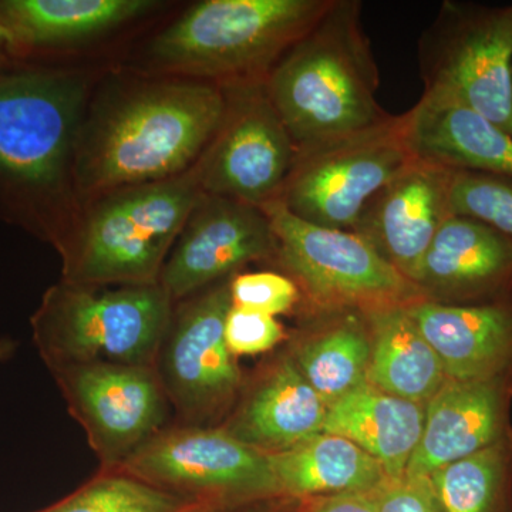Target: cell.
Returning <instances> with one entry per match:
<instances>
[{"mask_svg":"<svg viewBox=\"0 0 512 512\" xmlns=\"http://www.w3.org/2000/svg\"><path fill=\"white\" fill-rule=\"evenodd\" d=\"M231 308L229 281H222L187 298L171 316L156 370L183 426L205 427L237 396L241 370L225 342Z\"/></svg>","mask_w":512,"mask_h":512,"instance_id":"12","label":"cell"},{"mask_svg":"<svg viewBox=\"0 0 512 512\" xmlns=\"http://www.w3.org/2000/svg\"><path fill=\"white\" fill-rule=\"evenodd\" d=\"M379 512H444L429 477L387 480L377 490Z\"/></svg>","mask_w":512,"mask_h":512,"instance_id":"31","label":"cell"},{"mask_svg":"<svg viewBox=\"0 0 512 512\" xmlns=\"http://www.w3.org/2000/svg\"><path fill=\"white\" fill-rule=\"evenodd\" d=\"M178 512H235L229 511L221 505L210 503V501H190Z\"/></svg>","mask_w":512,"mask_h":512,"instance_id":"35","label":"cell"},{"mask_svg":"<svg viewBox=\"0 0 512 512\" xmlns=\"http://www.w3.org/2000/svg\"><path fill=\"white\" fill-rule=\"evenodd\" d=\"M268 258H276V239L265 212L202 192L158 284L177 302L225 281L242 266Z\"/></svg>","mask_w":512,"mask_h":512,"instance_id":"14","label":"cell"},{"mask_svg":"<svg viewBox=\"0 0 512 512\" xmlns=\"http://www.w3.org/2000/svg\"><path fill=\"white\" fill-rule=\"evenodd\" d=\"M227 110L194 165L204 194L261 208L276 200L298 148L266 93L265 82L225 86Z\"/></svg>","mask_w":512,"mask_h":512,"instance_id":"11","label":"cell"},{"mask_svg":"<svg viewBox=\"0 0 512 512\" xmlns=\"http://www.w3.org/2000/svg\"><path fill=\"white\" fill-rule=\"evenodd\" d=\"M414 156L448 170L512 178V137L476 111L430 96L400 116Z\"/></svg>","mask_w":512,"mask_h":512,"instance_id":"19","label":"cell"},{"mask_svg":"<svg viewBox=\"0 0 512 512\" xmlns=\"http://www.w3.org/2000/svg\"><path fill=\"white\" fill-rule=\"evenodd\" d=\"M293 362L326 406L366 383L370 336L365 316L338 311L323 325L296 343Z\"/></svg>","mask_w":512,"mask_h":512,"instance_id":"25","label":"cell"},{"mask_svg":"<svg viewBox=\"0 0 512 512\" xmlns=\"http://www.w3.org/2000/svg\"><path fill=\"white\" fill-rule=\"evenodd\" d=\"M298 512H379L375 493H349L308 498L296 503Z\"/></svg>","mask_w":512,"mask_h":512,"instance_id":"32","label":"cell"},{"mask_svg":"<svg viewBox=\"0 0 512 512\" xmlns=\"http://www.w3.org/2000/svg\"><path fill=\"white\" fill-rule=\"evenodd\" d=\"M202 191L195 170L110 192L94 207L77 238L59 245L63 281L77 285L158 284Z\"/></svg>","mask_w":512,"mask_h":512,"instance_id":"5","label":"cell"},{"mask_svg":"<svg viewBox=\"0 0 512 512\" xmlns=\"http://www.w3.org/2000/svg\"><path fill=\"white\" fill-rule=\"evenodd\" d=\"M232 308L262 313L284 315L295 308L301 299L298 285L289 276L276 272H248L229 279Z\"/></svg>","mask_w":512,"mask_h":512,"instance_id":"29","label":"cell"},{"mask_svg":"<svg viewBox=\"0 0 512 512\" xmlns=\"http://www.w3.org/2000/svg\"><path fill=\"white\" fill-rule=\"evenodd\" d=\"M511 77H512V62H511Z\"/></svg>","mask_w":512,"mask_h":512,"instance_id":"37","label":"cell"},{"mask_svg":"<svg viewBox=\"0 0 512 512\" xmlns=\"http://www.w3.org/2000/svg\"><path fill=\"white\" fill-rule=\"evenodd\" d=\"M50 373L99 457L101 470L119 466L164 430L170 402L156 367L83 363L55 367Z\"/></svg>","mask_w":512,"mask_h":512,"instance_id":"13","label":"cell"},{"mask_svg":"<svg viewBox=\"0 0 512 512\" xmlns=\"http://www.w3.org/2000/svg\"><path fill=\"white\" fill-rule=\"evenodd\" d=\"M426 404L362 384L328 407L323 433L345 437L379 461L390 480L404 477L419 446Z\"/></svg>","mask_w":512,"mask_h":512,"instance_id":"21","label":"cell"},{"mask_svg":"<svg viewBox=\"0 0 512 512\" xmlns=\"http://www.w3.org/2000/svg\"><path fill=\"white\" fill-rule=\"evenodd\" d=\"M227 110L222 86L147 84L100 114L77 158L82 187L116 191L170 180L191 170Z\"/></svg>","mask_w":512,"mask_h":512,"instance_id":"2","label":"cell"},{"mask_svg":"<svg viewBox=\"0 0 512 512\" xmlns=\"http://www.w3.org/2000/svg\"><path fill=\"white\" fill-rule=\"evenodd\" d=\"M156 6L148 0H0V23L22 55L100 35Z\"/></svg>","mask_w":512,"mask_h":512,"instance_id":"24","label":"cell"},{"mask_svg":"<svg viewBox=\"0 0 512 512\" xmlns=\"http://www.w3.org/2000/svg\"><path fill=\"white\" fill-rule=\"evenodd\" d=\"M451 214L474 218L512 239V178L453 170Z\"/></svg>","mask_w":512,"mask_h":512,"instance_id":"28","label":"cell"},{"mask_svg":"<svg viewBox=\"0 0 512 512\" xmlns=\"http://www.w3.org/2000/svg\"><path fill=\"white\" fill-rule=\"evenodd\" d=\"M417 157L400 116L382 126L301 151L276 200L318 227L352 231L369 201Z\"/></svg>","mask_w":512,"mask_h":512,"instance_id":"10","label":"cell"},{"mask_svg":"<svg viewBox=\"0 0 512 512\" xmlns=\"http://www.w3.org/2000/svg\"><path fill=\"white\" fill-rule=\"evenodd\" d=\"M84 86L43 67H0V215L52 234L76 156Z\"/></svg>","mask_w":512,"mask_h":512,"instance_id":"3","label":"cell"},{"mask_svg":"<svg viewBox=\"0 0 512 512\" xmlns=\"http://www.w3.org/2000/svg\"><path fill=\"white\" fill-rule=\"evenodd\" d=\"M362 3L335 0L265 79L272 106L301 151L393 119L377 100L379 69L360 22Z\"/></svg>","mask_w":512,"mask_h":512,"instance_id":"1","label":"cell"},{"mask_svg":"<svg viewBox=\"0 0 512 512\" xmlns=\"http://www.w3.org/2000/svg\"><path fill=\"white\" fill-rule=\"evenodd\" d=\"M328 406L292 356L269 366L222 429L265 454L281 453L323 433Z\"/></svg>","mask_w":512,"mask_h":512,"instance_id":"20","label":"cell"},{"mask_svg":"<svg viewBox=\"0 0 512 512\" xmlns=\"http://www.w3.org/2000/svg\"><path fill=\"white\" fill-rule=\"evenodd\" d=\"M451 173L417 158L377 192L352 229L409 281L416 279L431 241L453 215Z\"/></svg>","mask_w":512,"mask_h":512,"instance_id":"15","label":"cell"},{"mask_svg":"<svg viewBox=\"0 0 512 512\" xmlns=\"http://www.w3.org/2000/svg\"><path fill=\"white\" fill-rule=\"evenodd\" d=\"M16 55V43L12 33L0 23V67L6 66Z\"/></svg>","mask_w":512,"mask_h":512,"instance_id":"34","label":"cell"},{"mask_svg":"<svg viewBox=\"0 0 512 512\" xmlns=\"http://www.w3.org/2000/svg\"><path fill=\"white\" fill-rule=\"evenodd\" d=\"M406 309L439 356L448 380L512 377V299L488 305L420 299Z\"/></svg>","mask_w":512,"mask_h":512,"instance_id":"18","label":"cell"},{"mask_svg":"<svg viewBox=\"0 0 512 512\" xmlns=\"http://www.w3.org/2000/svg\"><path fill=\"white\" fill-rule=\"evenodd\" d=\"M276 239V259L320 312L366 313L423 299L366 239L345 229L318 227L281 201L262 205Z\"/></svg>","mask_w":512,"mask_h":512,"instance_id":"7","label":"cell"},{"mask_svg":"<svg viewBox=\"0 0 512 512\" xmlns=\"http://www.w3.org/2000/svg\"><path fill=\"white\" fill-rule=\"evenodd\" d=\"M335 0H205L154 40L158 66L218 80L265 82Z\"/></svg>","mask_w":512,"mask_h":512,"instance_id":"4","label":"cell"},{"mask_svg":"<svg viewBox=\"0 0 512 512\" xmlns=\"http://www.w3.org/2000/svg\"><path fill=\"white\" fill-rule=\"evenodd\" d=\"M111 470L136 477L188 501L238 511L285 498L268 454L218 427L164 429Z\"/></svg>","mask_w":512,"mask_h":512,"instance_id":"9","label":"cell"},{"mask_svg":"<svg viewBox=\"0 0 512 512\" xmlns=\"http://www.w3.org/2000/svg\"><path fill=\"white\" fill-rule=\"evenodd\" d=\"M285 339V330L274 316L231 308L225 320V342L235 357L269 352Z\"/></svg>","mask_w":512,"mask_h":512,"instance_id":"30","label":"cell"},{"mask_svg":"<svg viewBox=\"0 0 512 512\" xmlns=\"http://www.w3.org/2000/svg\"><path fill=\"white\" fill-rule=\"evenodd\" d=\"M173 303L160 284L99 291L60 281L30 319L33 343L49 370L83 363L156 367Z\"/></svg>","mask_w":512,"mask_h":512,"instance_id":"6","label":"cell"},{"mask_svg":"<svg viewBox=\"0 0 512 512\" xmlns=\"http://www.w3.org/2000/svg\"><path fill=\"white\" fill-rule=\"evenodd\" d=\"M419 55L424 96L476 111L512 137V5L447 0Z\"/></svg>","mask_w":512,"mask_h":512,"instance_id":"8","label":"cell"},{"mask_svg":"<svg viewBox=\"0 0 512 512\" xmlns=\"http://www.w3.org/2000/svg\"><path fill=\"white\" fill-rule=\"evenodd\" d=\"M295 504V501L289 500V498H274V500L248 505V507L235 512H286Z\"/></svg>","mask_w":512,"mask_h":512,"instance_id":"33","label":"cell"},{"mask_svg":"<svg viewBox=\"0 0 512 512\" xmlns=\"http://www.w3.org/2000/svg\"><path fill=\"white\" fill-rule=\"evenodd\" d=\"M413 284L444 305L512 299V239L474 218L451 215L431 241Z\"/></svg>","mask_w":512,"mask_h":512,"instance_id":"16","label":"cell"},{"mask_svg":"<svg viewBox=\"0 0 512 512\" xmlns=\"http://www.w3.org/2000/svg\"><path fill=\"white\" fill-rule=\"evenodd\" d=\"M363 316L370 336L366 383L402 399L429 403L448 379L406 306L375 309Z\"/></svg>","mask_w":512,"mask_h":512,"instance_id":"22","label":"cell"},{"mask_svg":"<svg viewBox=\"0 0 512 512\" xmlns=\"http://www.w3.org/2000/svg\"><path fill=\"white\" fill-rule=\"evenodd\" d=\"M190 503L117 470H101L59 503L36 512H178Z\"/></svg>","mask_w":512,"mask_h":512,"instance_id":"27","label":"cell"},{"mask_svg":"<svg viewBox=\"0 0 512 512\" xmlns=\"http://www.w3.org/2000/svg\"><path fill=\"white\" fill-rule=\"evenodd\" d=\"M512 377L447 380L426 404L423 434L407 466L409 477H430L512 437Z\"/></svg>","mask_w":512,"mask_h":512,"instance_id":"17","label":"cell"},{"mask_svg":"<svg viewBox=\"0 0 512 512\" xmlns=\"http://www.w3.org/2000/svg\"><path fill=\"white\" fill-rule=\"evenodd\" d=\"M429 478L444 512H512V437Z\"/></svg>","mask_w":512,"mask_h":512,"instance_id":"26","label":"cell"},{"mask_svg":"<svg viewBox=\"0 0 512 512\" xmlns=\"http://www.w3.org/2000/svg\"><path fill=\"white\" fill-rule=\"evenodd\" d=\"M268 457L282 494L295 503L326 495L375 493L389 480L376 458L335 434H316Z\"/></svg>","mask_w":512,"mask_h":512,"instance_id":"23","label":"cell"},{"mask_svg":"<svg viewBox=\"0 0 512 512\" xmlns=\"http://www.w3.org/2000/svg\"><path fill=\"white\" fill-rule=\"evenodd\" d=\"M18 350V342L12 338H0V362L12 359Z\"/></svg>","mask_w":512,"mask_h":512,"instance_id":"36","label":"cell"}]
</instances>
